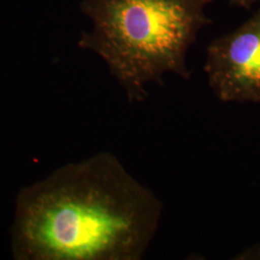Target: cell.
<instances>
[{"label":"cell","instance_id":"1","mask_svg":"<svg viewBox=\"0 0 260 260\" xmlns=\"http://www.w3.org/2000/svg\"><path fill=\"white\" fill-rule=\"evenodd\" d=\"M163 205L110 152L20 189L11 229L17 260H139Z\"/></svg>","mask_w":260,"mask_h":260},{"label":"cell","instance_id":"2","mask_svg":"<svg viewBox=\"0 0 260 260\" xmlns=\"http://www.w3.org/2000/svg\"><path fill=\"white\" fill-rule=\"evenodd\" d=\"M213 0H84L80 9L93 22L78 46L100 56L128 102L148 98L149 84L167 75L191 77L189 48L212 24L206 8Z\"/></svg>","mask_w":260,"mask_h":260},{"label":"cell","instance_id":"3","mask_svg":"<svg viewBox=\"0 0 260 260\" xmlns=\"http://www.w3.org/2000/svg\"><path fill=\"white\" fill-rule=\"evenodd\" d=\"M205 75L223 103H260V6L241 26L206 48Z\"/></svg>","mask_w":260,"mask_h":260},{"label":"cell","instance_id":"4","mask_svg":"<svg viewBox=\"0 0 260 260\" xmlns=\"http://www.w3.org/2000/svg\"><path fill=\"white\" fill-rule=\"evenodd\" d=\"M256 0H229L230 4L244 9H251Z\"/></svg>","mask_w":260,"mask_h":260}]
</instances>
